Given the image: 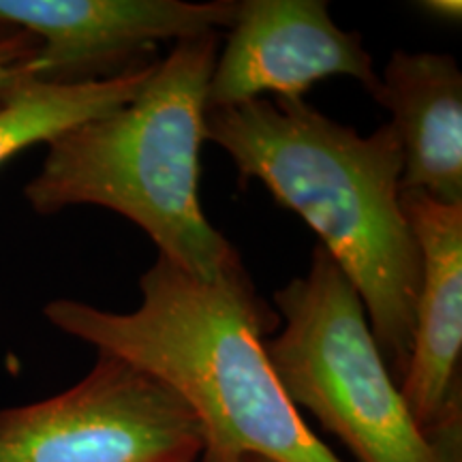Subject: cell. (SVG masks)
Returning <instances> with one entry per match:
<instances>
[{
	"label": "cell",
	"mask_w": 462,
	"mask_h": 462,
	"mask_svg": "<svg viewBox=\"0 0 462 462\" xmlns=\"http://www.w3.org/2000/svg\"><path fill=\"white\" fill-rule=\"evenodd\" d=\"M218 51L206 107L268 99H302L310 86L343 75L371 97L379 90L362 34L343 31L323 0H242Z\"/></svg>",
	"instance_id": "7"
},
{
	"label": "cell",
	"mask_w": 462,
	"mask_h": 462,
	"mask_svg": "<svg viewBox=\"0 0 462 462\" xmlns=\"http://www.w3.org/2000/svg\"><path fill=\"white\" fill-rule=\"evenodd\" d=\"M11 32V28H5V26H0V39L5 37V34H9Z\"/></svg>",
	"instance_id": "14"
},
{
	"label": "cell",
	"mask_w": 462,
	"mask_h": 462,
	"mask_svg": "<svg viewBox=\"0 0 462 462\" xmlns=\"http://www.w3.org/2000/svg\"><path fill=\"white\" fill-rule=\"evenodd\" d=\"M218 51V31L178 39L131 101L50 140L42 170L24 187L34 215L106 208L135 223L159 257L187 274H221L240 255L199 199L206 97Z\"/></svg>",
	"instance_id": "3"
},
{
	"label": "cell",
	"mask_w": 462,
	"mask_h": 462,
	"mask_svg": "<svg viewBox=\"0 0 462 462\" xmlns=\"http://www.w3.org/2000/svg\"><path fill=\"white\" fill-rule=\"evenodd\" d=\"M142 304L114 313L51 300L43 315L69 337L163 381L198 415V462L262 454L279 462H343L309 426L274 377L263 343L281 317L236 257L206 281L157 257L140 276Z\"/></svg>",
	"instance_id": "1"
},
{
	"label": "cell",
	"mask_w": 462,
	"mask_h": 462,
	"mask_svg": "<svg viewBox=\"0 0 462 462\" xmlns=\"http://www.w3.org/2000/svg\"><path fill=\"white\" fill-rule=\"evenodd\" d=\"M421 257L411 356L398 383L415 424L462 448V206L401 190Z\"/></svg>",
	"instance_id": "8"
},
{
	"label": "cell",
	"mask_w": 462,
	"mask_h": 462,
	"mask_svg": "<svg viewBox=\"0 0 462 462\" xmlns=\"http://www.w3.org/2000/svg\"><path fill=\"white\" fill-rule=\"evenodd\" d=\"M204 140L319 236L362 300L374 343L401 383L415 334L420 248L401 210L402 152L392 125L362 137L304 99L206 107Z\"/></svg>",
	"instance_id": "2"
},
{
	"label": "cell",
	"mask_w": 462,
	"mask_h": 462,
	"mask_svg": "<svg viewBox=\"0 0 462 462\" xmlns=\"http://www.w3.org/2000/svg\"><path fill=\"white\" fill-rule=\"evenodd\" d=\"M282 326L263 349L282 392L360 462H462L426 435L374 343L356 287L321 245L309 273L274 291Z\"/></svg>",
	"instance_id": "4"
},
{
	"label": "cell",
	"mask_w": 462,
	"mask_h": 462,
	"mask_svg": "<svg viewBox=\"0 0 462 462\" xmlns=\"http://www.w3.org/2000/svg\"><path fill=\"white\" fill-rule=\"evenodd\" d=\"M37 51V37L26 31H11L0 39V107L22 84L31 82V60Z\"/></svg>",
	"instance_id": "11"
},
{
	"label": "cell",
	"mask_w": 462,
	"mask_h": 462,
	"mask_svg": "<svg viewBox=\"0 0 462 462\" xmlns=\"http://www.w3.org/2000/svg\"><path fill=\"white\" fill-rule=\"evenodd\" d=\"M392 112L402 152L401 190L462 206V73L454 56L396 50L373 97Z\"/></svg>",
	"instance_id": "9"
},
{
	"label": "cell",
	"mask_w": 462,
	"mask_h": 462,
	"mask_svg": "<svg viewBox=\"0 0 462 462\" xmlns=\"http://www.w3.org/2000/svg\"><path fill=\"white\" fill-rule=\"evenodd\" d=\"M234 462H279V460H273V458H268V456H262V454H245Z\"/></svg>",
	"instance_id": "13"
},
{
	"label": "cell",
	"mask_w": 462,
	"mask_h": 462,
	"mask_svg": "<svg viewBox=\"0 0 462 462\" xmlns=\"http://www.w3.org/2000/svg\"><path fill=\"white\" fill-rule=\"evenodd\" d=\"M420 9L435 20L448 22V24H460L462 3L460 0H421Z\"/></svg>",
	"instance_id": "12"
},
{
	"label": "cell",
	"mask_w": 462,
	"mask_h": 462,
	"mask_svg": "<svg viewBox=\"0 0 462 462\" xmlns=\"http://www.w3.org/2000/svg\"><path fill=\"white\" fill-rule=\"evenodd\" d=\"M150 69L84 84H22L0 107V165L22 150L48 143L56 135L131 101Z\"/></svg>",
	"instance_id": "10"
},
{
	"label": "cell",
	"mask_w": 462,
	"mask_h": 462,
	"mask_svg": "<svg viewBox=\"0 0 462 462\" xmlns=\"http://www.w3.org/2000/svg\"><path fill=\"white\" fill-rule=\"evenodd\" d=\"M201 452L189 404L106 351L60 394L0 409V462H198Z\"/></svg>",
	"instance_id": "5"
},
{
	"label": "cell",
	"mask_w": 462,
	"mask_h": 462,
	"mask_svg": "<svg viewBox=\"0 0 462 462\" xmlns=\"http://www.w3.org/2000/svg\"><path fill=\"white\" fill-rule=\"evenodd\" d=\"M236 0H0V26L37 37L31 79L103 82L154 65L157 45L231 26Z\"/></svg>",
	"instance_id": "6"
}]
</instances>
